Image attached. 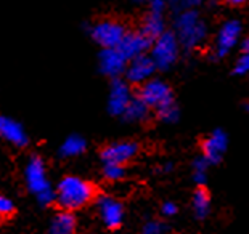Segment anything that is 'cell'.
<instances>
[{
    "mask_svg": "<svg viewBox=\"0 0 249 234\" xmlns=\"http://www.w3.org/2000/svg\"><path fill=\"white\" fill-rule=\"evenodd\" d=\"M77 220L72 212L61 210L52 218L49 234H74L76 233Z\"/></svg>",
    "mask_w": 249,
    "mask_h": 234,
    "instance_id": "2e32d148",
    "label": "cell"
},
{
    "mask_svg": "<svg viewBox=\"0 0 249 234\" xmlns=\"http://www.w3.org/2000/svg\"><path fill=\"white\" fill-rule=\"evenodd\" d=\"M92 39L103 49H118L129 31L118 19H100L89 29Z\"/></svg>",
    "mask_w": 249,
    "mask_h": 234,
    "instance_id": "277c9868",
    "label": "cell"
},
{
    "mask_svg": "<svg viewBox=\"0 0 249 234\" xmlns=\"http://www.w3.org/2000/svg\"><path fill=\"white\" fill-rule=\"evenodd\" d=\"M15 214V202L0 193V220H8L10 217Z\"/></svg>",
    "mask_w": 249,
    "mask_h": 234,
    "instance_id": "603a6c76",
    "label": "cell"
},
{
    "mask_svg": "<svg viewBox=\"0 0 249 234\" xmlns=\"http://www.w3.org/2000/svg\"><path fill=\"white\" fill-rule=\"evenodd\" d=\"M178 40L176 34L172 33H164L158 39L153 42L151 49V60L155 63L156 67L167 69L171 67L174 63L177 61L178 56Z\"/></svg>",
    "mask_w": 249,
    "mask_h": 234,
    "instance_id": "5b68a950",
    "label": "cell"
},
{
    "mask_svg": "<svg viewBox=\"0 0 249 234\" xmlns=\"http://www.w3.org/2000/svg\"><path fill=\"white\" fill-rule=\"evenodd\" d=\"M124 175V166H118V164H105L103 166V177L109 182H118Z\"/></svg>",
    "mask_w": 249,
    "mask_h": 234,
    "instance_id": "7402d4cb",
    "label": "cell"
},
{
    "mask_svg": "<svg viewBox=\"0 0 249 234\" xmlns=\"http://www.w3.org/2000/svg\"><path fill=\"white\" fill-rule=\"evenodd\" d=\"M248 108H249V104H248Z\"/></svg>",
    "mask_w": 249,
    "mask_h": 234,
    "instance_id": "f546056e",
    "label": "cell"
},
{
    "mask_svg": "<svg viewBox=\"0 0 249 234\" xmlns=\"http://www.w3.org/2000/svg\"><path fill=\"white\" fill-rule=\"evenodd\" d=\"M177 212V205L174 204V202H164V205H162V214L164 215H174Z\"/></svg>",
    "mask_w": 249,
    "mask_h": 234,
    "instance_id": "4316f807",
    "label": "cell"
},
{
    "mask_svg": "<svg viewBox=\"0 0 249 234\" xmlns=\"http://www.w3.org/2000/svg\"><path fill=\"white\" fill-rule=\"evenodd\" d=\"M87 150V141L81 135H70L60 146L61 157H77Z\"/></svg>",
    "mask_w": 249,
    "mask_h": 234,
    "instance_id": "ac0fdd59",
    "label": "cell"
},
{
    "mask_svg": "<svg viewBox=\"0 0 249 234\" xmlns=\"http://www.w3.org/2000/svg\"><path fill=\"white\" fill-rule=\"evenodd\" d=\"M24 182L29 193L36 196L40 205H49L55 202V188L47 177L45 162L39 156H31L24 166Z\"/></svg>",
    "mask_w": 249,
    "mask_h": 234,
    "instance_id": "7a4b0ae2",
    "label": "cell"
},
{
    "mask_svg": "<svg viewBox=\"0 0 249 234\" xmlns=\"http://www.w3.org/2000/svg\"><path fill=\"white\" fill-rule=\"evenodd\" d=\"M241 53L249 55V37H246V39L241 42Z\"/></svg>",
    "mask_w": 249,
    "mask_h": 234,
    "instance_id": "f1b7e54d",
    "label": "cell"
},
{
    "mask_svg": "<svg viewBox=\"0 0 249 234\" xmlns=\"http://www.w3.org/2000/svg\"><path fill=\"white\" fill-rule=\"evenodd\" d=\"M150 2V12L155 13H162L167 7V0H148Z\"/></svg>",
    "mask_w": 249,
    "mask_h": 234,
    "instance_id": "484cf974",
    "label": "cell"
},
{
    "mask_svg": "<svg viewBox=\"0 0 249 234\" xmlns=\"http://www.w3.org/2000/svg\"><path fill=\"white\" fill-rule=\"evenodd\" d=\"M156 113H158V117L164 122H174V120H177V117H178V109L174 101L158 108Z\"/></svg>",
    "mask_w": 249,
    "mask_h": 234,
    "instance_id": "44dd1931",
    "label": "cell"
},
{
    "mask_svg": "<svg viewBox=\"0 0 249 234\" xmlns=\"http://www.w3.org/2000/svg\"><path fill=\"white\" fill-rule=\"evenodd\" d=\"M139 98L145 104L150 106V108H155V109L174 101L171 87H169L166 82L160 81V79H151V81L140 85Z\"/></svg>",
    "mask_w": 249,
    "mask_h": 234,
    "instance_id": "8992f818",
    "label": "cell"
},
{
    "mask_svg": "<svg viewBox=\"0 0 249 234\" xmlns=\"http://www.w3.org/2000/svg\"><path fill=\"white\" fill-rule=\"evenodd\" d=\"M176 33L180 45H183L185 49H195L204 40L208 26L196 10H185L176 18Z\"/></svg>",
    "mask_w": 249,
    "mask_h": 234,
    "instance_id": "3957f363",
    "label": "cell"
},
{
    "mask_svg": "<svg viewBox=\"0 0 249 234\" xmlns=\"http://www.w3.org/2000/svg\"><path fill=\"white\" fill-rule=\"evenodd\" d=\"M233 71H235V74H241V76L249 74V55L241 53V56L235 63V69Z\"/></svg>",
    "mask_w": 249,
    "mask_h": 234,
    "instance_id": "d4e9b609",
    "label": "cell"
},
{
    "mask_svg": "<svg viewBox=\"0 0 249 234\" xmlns=\"http://www.w3.org/2000/svg\"><path fill=\"white\" fill-rule=\"evenodd\" d=\"M225 3H229L230 7H243V5H248L249 0H224Z\"/></svg>",
    "mask_w": 249,
    "mask_h": 234,
    "instance_id": "83f0119b",
    "label": "cell"
},
{
    "mask_svg": "<svg viewBox=\"0 0 249 234\" xmlns=\"http://www.w3.org/2000/svg\"><path fill=\"white\" fill-rule=\"evenodd\" d=\"M241 34V23L238 19H229L220 26L219 33H217L215 39V56L217 58H224L233 50V47L238 44Z\"/></svg>",
    "mask_w": 249,
    "mask_h": 234,
    "instance_id": "52a82bcc",
    "label": "cell"
},
{
    "mask_svg": "<svg viewBox=\"0 0 249 234\" xmlns=\"http://www.w3.org/2000/svg\"><path fill=\"white\" fill-rule=\"evenodd\" d=\"M134 100L130 92L129 84H125L121 79H114L109 88L108 97V109L113 116H124L125 109L129 108L130 101Z\"/></svg>",
    "mask_w": 249,
    "mask_h": 234,
    "instance_id": "9c48e42d",
    "label": "cell"
},
{
    "mask_svg": "<svg viewBox=\"0 0 249 234\" xmlns=\"http://www.w3.org/2000/svg\"><path fill=\"white\" fill-rule=\"evenodd\" d=\"M95 196H97V189L93 183L76 175H68L61 178L55 188V202L61 207V210L66 212L82 209L95 199Z\"/></svg>",
    "mask_w": 249,
    "mask_h": 234,
    "instance_id": "6da1fadb",
    "label": "cell"
},
{
    "mask_svg": "<svg viewBox=\"0 0 249 234\" xmlns=\"http://www.w3.org/2000/svg\"><path fill=\"white\" fill-rule=\"evenodd\" d=\"M209 204H211L209 193L206 191V188L199 186L193 194V209L196 212V215L199 218L206 217V214H208V210H209Z\"/></svg>",
    "mask_w": 249,
    "mask_h": 234,
    "instance_id": "ffe728a7",
    "label": "cell"
},
{
    "mask_svg": "<svg viewBox=\"0 0 249 234\" xmlns=\"http://www.w3.org/2000/svg\"><path fill=\"white\" fill-rule=\"evenodd\" d=\"M140 31L146 37H150L151 40H156L158 37L166 33V31H164V15L155 13V12H148L146 17L142 21V29Z\"/></svg>",
    "mask_w": 249,
    "mask_h": 234,
    "instance_id": "e0dca14e",
    "label": "cell"
},
{
    "mask_svg": "<svg viewBox=\"0 0 249 234\" xmlns=\"http://www.w3.org/2000/svg\"><path fill=\"white\" fill-rule=\"evenodd\" d=\"M148 113H150V106L145 104L139 97H137L130 101L129 108L125 109L123 117L127 122H142L148 117Z\"/></svg>",
    "mask_w": 249,
    "mask_h": 234,
    "instance_id": "d6986e66",
    "label": "cell"
},
{
    "mask_svg": "<svg viewBox=\"0 0 249 234\" xmlns=\"http://www.w3.org/2000/svg\"><path fill=\"white\" fill-rule=\"evenodd\" d=\"M97 207L100 218H102V221L107 228L116 230V228L123 225L124 209L121 205V202H118L114 198H109V196H100L97 199Z\"/></svg>",
    "mask_w": 249,
    "mask_h": 234,
    "instance_id": "8fae6325",
    "label": "cell"
},
{
    "mask_svg": "<svg viewBox=\"0 0 249 234\" xmlns=\"http://www.w3.org/2000/svg\"><path fill=\"white\" fill-rule=\"evenodd\" d=\"M137 152H139V145L134 141H114L109 143L103 148L102 151V161L103 164H118L124 166L129 161H132Z\"/></svg>",
    "mask_w": 249,
    "mask_h": 234,
    "instance_id": "ba28073f",
    "label": "cell"
},
{
    "mask_svg": "<svg viewBox=\"0 0 249 234\" xmlns=\"http://www.w3.org/2000/svg\"><path fill=\"white\" fill-rule=\"evenodd\" d=\"M0 138L17 148H24L29 143V136L23 124L10 116H0Z\"/></svg>",
    "mask_w": 249,
    "mask_h": 234,
    "instance_id": "7c38bea8",
    "label": "cell"
},
{
    "mask_svg": "<svg viewBox=\"0 0 249 234\" xmlns=\"http://www.w3.org/2000/svg\"><path fill=\"white\" fill-rule=\"evenodd\" d=\"M129 61L125 60L118 49H103L98 56L100 72L113 79H118L123 72H125Z\"/></svg>",
    "mask_w": 249,
    "mask_h": 234,
    "instance_id": "5bb4252c",
    "label": "cell"
},
{
    "mask_svg": "<svg viewBox=\"0 0 249 234\" xmlns=\"http://www.w3.org/2000/svg\"><path fill=\"white\" fill-rule=\"evenodd\" d=\"M155 63H153L151 56L142 55L135 60L129 61L125 69V79L129 84H135V85H143L145 82L151 81V76L155 72Z\"/></svg>",
    "mask_w": 249,
    "mask_h": 234,
    "instance_id": "4fadbf2b",
    "label": "cell"
},
{
    "mask_svg": "<svg viewBox=\"0 0 249 234\" xmlns=\"http://www.w3.org/2000/svg\"><path fill=\"white\" fill-rule=\"evenodd\" d=\"M150 45H151V39L146 37L142 31H129L125 34L124 40L118 47V50L123 53V56L127 61H132L135 58L145 55V51L150 49Z\"/></svg>",
    "mask_w": 249,
    "mask_h": 234,
    "instance_id": "30bf717a",
    "label": "cell"
},
{
    "mask_svg": "<svg viewBox=\"0 0 249 234\" xmlns=\"http://www.w3.org/2000/svg\"><path fill=\"white\" fill-rule=\"evenodd\" d=\"M203 156L208 162L220 161L222 154L227 150V135L222 130H215L213 135L203 140Z\"/></svg>",
    "mask_w": 249,
    "mask_h": 234,
    "instance_id": "9a60e30c",
    "label": "cell"
},
{
    "mask_svg": "<svg viewBox=\"0 0 249 234\" xmlns=\"http://www.w3.org/2000/svg\"><path fill=\"white\" fill-rule=\"evenodd\" d=\"M172 7H176L180 12H185V10H195V7H199L203 3V0H167Z\"/></svg>",
    "mask_w": 249,
    "mask_h": 234,
    "instance_id": "cb8c5ba5",
    "label": "cell"
}]
</instances>
